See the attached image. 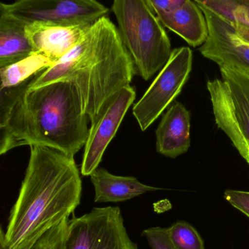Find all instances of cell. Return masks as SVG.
Masks as SVG:
<instances>
[{
	"label": "cell",
	"instance_id": "21",
	"mask_svg": "<svg viewBox=\"0 0 249 249\" xmlns=\"http://www.w3.org/2000/svg\"><path fill=\"white\" fill-rule=\"evenodd\" d=\"M224 195L230 205L249 218V192L227 189Z\"/></svg>",
	"mask_w": 249,
	"mask_h": 249
},
{
	"label": "cell",
	"instance_id": "13",
	"mask_svg": "<svg viewBox=\"0 0 249 249\" xmlns=\"http://www.w3.org/2000/svg\"><path fill=\"white\" fill-rule=\"evenodd\" d=\"M157 17L164 27L180 36L192 47H200L208 39L206 18L195 0H185L178 9Z\"/></svg>",
	"mask_w": 249,
	"mask_h": 249
},
{
	"label": "cell",
	"instance_id": "16",
	"mask_svg": "<svg viewBox=\"0 0 249 249\" xmlns=\"http://www.w3.org/2000/svg\"><path fill=\"white\" fill-rule=\"evenodd\" d=\"M54 62L39 53L16 62L13 65L0 68L1 87L0 89L13 88L36 76L54 65Z\"/></svg>",
	"mask_w": 249,
	"mask_h": 249
},
{
	"label": "cell",
	"instance_id": "5",
	"mask_svg": "<svg viewBox=\"0 0 249 249\" xmlns=\"http://www.w3.org/2000/svg\"><path fill=\"white\" fill-rule=\"evenodd\" d=\"M218 67L221 78L207 82L215 124L249 165V70L234 64Z\"/></svg>",
	"mask_w": 249,
	"mask_h": 249
},
{
	"label": "cell",
	"instance_id": "1",
	"mask_svg": "<svg viewBox=\"0 0 249 249\" xmlns=\"http://www.w3.org/2000/svg\"><path fill=\"white\" fill-rule=\"evenodd\" d=\"M28 81L0 89V154L38 145L74 158L89 133L78 89L59 81L32 89Z\"/></svg>",
	"mask_w": 249,
	"mask_h": 249
},
{
	"label": "cell",
	"instance_id": "8",
	"mask_svg": "<svg viewBox=\"0 0 249 249\" xmlns=\"http://www.w3.org/2000/svg\"><path fill=\"white\" fill-rule=\"evenodd\" d=\"M192 63L190 48L173 49L168 62L134 105L132 113L141 131L147 130L180 94L190 77Z\"/></svg>",
	"mask_w": 249,
	"mask_h": 249
},
{
	"label": "cell",
	"instance_id": "22",
	"mask_svg": "<svg viewBox=\"0 0 249 249\" xmlns=\"http://www.w3.org/2000/svg\"><path fill=\"white\" fill-rule=\"evenodd\" d=\"M156 15L169 14L180 8L185 0H147Z\"/></svg>",
	"mask_w": 249,
	"mask_h": 249
},
{
	"label": "cell",
	"instance_id": "23",
	"mask_svg": "<svg viewBox=\"0 0 249 249\" xmlns=\"http://www.w3.org/2000/svg\"><path fill=\"white\" fill-rule=\"evenodd\" d=\"M232 24V23H231ZM235 28L236 33H237L238 37L245 43L249 45V29L242 26L237 25V24H232Z\"/></svg>",
	"mask_w": 249,
	"mask_h": 249
},
{
	"label": "cell",
	"instance_id": "20",
	"mask_svg": "<svg viewBox=\"0 0 249 249\" xmlns=\"http://www.w3.org/2000/svg\"><path fill=\"white\" fill-rule=\"evenodd\" d=\"M142 235L146 239L151 249H174L169 237L167 228L150 227L142 231Z\"/></svg>",
	"mask_w": 249,
	"mask_h": 249
},
{
	"label": "cell",
	"instance_id": "3",
	"mask_svg": "<svg viewBox=\"0 0 249 249\" xmlns=\"http://www.w3.org/2000/svg\"><path fill=\"white\" fill-rule=\"evenodd\" d=\"M119 30L108 17L90 26L81 41L56 64L30 78L29 87L40 88L59 81L75 84L92 124L118 92L130 86L136 74Z\"/></svg>",
	"mask_w": 249,
	"mask_h": 249
},
{
	"label": "cell",
	"instance_id": "2",
	"mask_svg": "<svg viewBox=\"0 0 249 249\" xmlns=\"http://www.w3.org/2000/svg\"><path fill=\"white\" fill-rule=\"evenodd\" d=\"M82 180L73 157L48 147L30 146L19 194L1 230V249H33L81 203Z\"/></svg>",
	"mask_w": 249,
	"mask_h": 249
},
{
	"label": "cell",
	"instance_id": "12",
	"mask_svg": "<svg viewBox=\"0 0 249 249\" xmlns=\"http://www.w3.org/2000/svg\"><path fill=\"white\" fill-rule=\"evenodd\" d=\"M156 148L161 155L175 159L191 145L190 112L180 102L167 109L156 130Z\"/></svg>",
	"mask_w": 249,
	"mask_h": 249
},
{
	"label": "cell",
	"instance_id": "11",
	"mask_svg": "<svg viewBox=\"0 0 249 249\" xmlns=\"http://www.w3.org/2000/svg\"><path fill=\"white\" fill-rule=\"evenodd\" d=\"M90 26L53 27L27 24L26 34L35 53L43 55L56 64L81 41Z\"/></svg>",
	"mask_w": 249,
	"mask_h": 249
},
{
	"label": "cell",
	"instance_id": "14",
	"mask_svg": "<svg viewBox=\"0 0 249 249\" xmlns=\"http://www.w3.org/2000/svg\"><path fill=\"white\" fill-rule=\"evenodd\" d=\"M94 188V202H122L148 192L162 190L141 183L133 176H115L98 167L90 175Z\"/></svg>",
	"mask_w": 249,
	"mask_h": 249
},
{
	"label": "cell",
	"instance_id": "4",
	"mask_svg": "<svg viewBox=\"0 0 249 249\" xmlns=\"http://www.w3.org/2000/svg\"><path fill=\"white\" fill-rule=\"evenodd\" d=\"M111 11L137 74L148 81L165 66L173 52L164 26L147 0H115Z\"/></svg>",
	"mask_w": 249,
	"mask_h": 249
},
{
	"label": "cell",
	"instance_id": "17",
	"mask_svg": "<svg viewBox=\"0 0 249 249\" xmlns=\"http://www.w3.org/2000/svg\"><path fill=\"white\" fill-rule=\"evenodd\" d=\"M201 2L232 24L249 29V0H208Z\"/></svg>",
	"mask_w": 249,
	"mask_h": 249
},
{
	"label": "cell",
	"instance_id": "19",
	"mask_svg": "<svg viewBox=\"0 0 249 249\" xmlns=\"http://www.w3.org/2000/svg\"><path fill=\"white\" fill-rule=\"evenodd\" d=\"M68 221L69 218H65L46 231L39 239L33 249H65L68 231Z\"/></svg>",
	"mask_w": 249,
	"mask_h": 249
},
{
	"label": "cell",
	"instance_id": "9",
	"mask_svg": "<svg viewBox=\"0 0 249 249\" xmlns=\"http://www.w3.org/2000/svg\"><path fill=\"white\" fill-rule=\"evenodd\" d=\"M135 98L136 91L133 87L123 89L106 105L98 117L91 124L81 166L83 176H90L98 168L106 150Z\"/></svg>",
	"mask_w": 249,
	"mask_h": 249
},
{
	"label": "cell",
	"instance_id": "18",
	"mask_svg": "<svg viewBox=\"0 0 249 249\" xmlns=\"http://www.w3.org/2000/svg\"><path fill=\"white\" fill-rule=\"evenodd\" d=\"M167 231L174 249H205L203 239L187 221H176L167 228Z\"/></svg>",
	"mask_w": 249,
	"mask_h": 249
},
{
	"label": "cell",
	"instance_id": "15",
	"mask_svg": "<svg viewBox=\"0 0 249 249\" xmlns=\"http://www.w3.org/2000/svg\"><path fill=\"white\" fill-rule=\"evenodd\" d=\"M26 25L12 16L0 12V68L36 53L26 34Z\"/></svg>",
	"mask_w": 249,
	"mask_h": 249
},
{
	"label": "cell",
	"instance_id": "7",
	"mask_svg": "<svg viewBox=\"0 0 249 249\" xmlns=\"http://www.w3.org/2000/svg\"><path fill=\"white\" fill-rule=\"evenodd\" d=\"M65 249H139L118 206L96 208L68 221Z\"/></svg>",
	"mask_w": 249,
	"mask_h": 249
},
{
	"label": "cell",
	"instance_id": "6",
	"mask_svg": "<svg viewBox=\"0 0 249 249\" xmlns=\"http://www.w3.org/2000/svg\"><path fill=\"white\" fill-rule=\"evenodd\" d=\"M5 13L25 24L53 27L91 25L108 17L109 9L95 0H19L0 3Z\"/></svg>",
	"mask_w": 249,
	"mask_h": 249
},
{
	"label": "cell",
	"instance_id": "10",
	"mask_svg": "<svg viewBox=\"0 0 249 249\" xmlns=\"http://www.w3.org/2000/svg\"><path fill=\"white\" fill-rule=\"evenodd\" d=\"M205 14L208 27V37L199 49L201 54L219 66L234 64L249 70V45L237 36L231 22L215 11L195 0Z\"/></svg>",
	"mask_w": 249,
	"mask_h": 249
}]
</instances>
